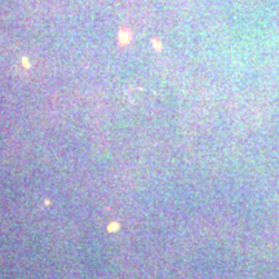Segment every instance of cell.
I'll use <instances>...</instances> for the list:
<instances>
[{"instance_id": "3957f363", "label": "cell", "mask_w": 279, "mask_h": 279, "mask_svg": "<svg viewBox=\"0 0 279 279\" xmlns=\"http://www.w3.org/2000/svg\"><path fill=\"white\" fill-rule=\"evenodd\" d=\"M22 61H23V66H25V67H30V63H29V60H27L26 57H23V60H22Z\"/></svg>"}, {"instance_id": "7a4b0ae2", "label": "cell", "mask_w": 279, "mask_h": 279, "mask_svg": "<svg viewBox=\"0 0 279 279\" xmlns=\"http://www.w3.org/2000/svg\"><path fill=\"white\" fill-rule=\"evenodd\" d=\"M153 45H154V48H155L156 50H159V49L162 48V45L159 44V41H158V39H153Z\"/></svg>"}, {"instance_id": "6da1fadb", "label": "cell", "mask_w": 279, "mask_h": 279, "mask_svg": "<svg viewBox=\"0 0 279 279\" xmlns=\"http://www.w3.org/2000/svg\"><path fill=\"white\" fill-rule=\"evenodd\" d=\"M132 38H133V35H132V31L129 29H125V27L120 29V31L118 34V39H119V44L120 45L129 44L131 40H132Z\"/></svg>"}]
</instances>
